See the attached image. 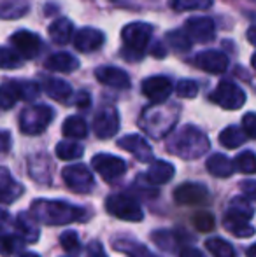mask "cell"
<instances>
[{
    "label": "cell",
    "mask_w": 256,
    "mask_h": 257,
    "mask_svg": "<svg viewBox=\"0 0 256 257\" xmlns=\"http://www.w3.org/2000/svg\"><path fill=\"white\" fill-rule=\"evenodd\" d=\"M32 213L35 220L46 226H65L70 222H82L88 217V212L84 208L62 200H35L32 203Z\"/></svg>",
    "instance_id": "obj_1"
},
{
    "label": "cell",
    "mask_w": 256,
    "mask_h": 257,
    "mask_svg": "<svg viewBox=\"0 0 256 257\" xmlns=\"http://www.w3.org/2000/svg\"><path fill=\"white\" fill-rule=\"evenodd\" d=\"M211 147L207 135L200 132L195 126H185L181 128L167 144V149L170 154L179 156L183 159H197L204 156Z\"/></svg>",
    "instance_id": "obj_2"
},
{
    "label": "cell",
    "mask_w": 256,
    "mask_h": 257,
    "mask_svg": "<svg viewBox=\"0 0 256 257\" xmlns=\"http://www.w3.org/2000/svg\"><path fill=\"white\" fill-rule=\"evenodd\" d=\"M176 121H178V108L176 105H163L154 103L153 107H147L142 112L140 117V126L147 135L154 137V139H161L165 137L172 128H174Z\"/></svg>",
    "instance_id": "obj_3"
},
{
    "label": "cell",
    "mask_w": 256,
    "mask_h": 257,
    "mask_svg": "<svg viewBox=\"0 0 256 257\" xmlns=\"http://www.w3.org/2000/svg\"><path fill=\"white\" fill-rule=\"evenodd\" d=\"M55 112L49 105H32L20 115V130L25 135H39L51 124Z\"/></svg>",
    "instance_id": "obj_4"
},
{
    "label": "cell",
    "mask_w": 256,
    "mask_h": 257,
    "mask_svg": "<svg viewBox=\"0 0 256 257\" xmlns=\"http://www.w3.org/2000/svg\"><path fill=\"white\" fill-rule=\"evenodd\" d=\"M209 100L219 105L221 108H226V110H237V108H240L246 103V93L235 82L221 81L218 84V88L211 93Z\"/></svg>",
    "instance_id": "obj_5"
},
{
    "label": "cell",
    "mask_w": 256,
    "mask_h": 257,
    "mask_svg": "<svg viewBox=\"0 0 256 257\" xmlns=\"http://www.w3.org/2000/svg\"><path fill=\"white\" fill-rule=\"evenodd\" d=\"M121 37H123L128 53L140 56L144 53V49L147 48V44H149L151 37H153V27L147 23H140V21L128 23L121 32Z\"/></svg>",
    "instance_id": "obj_6"
},
{
    "label": "cell",
    "mask_w": 256,
    "mask_h": 257,
    "mask_svg": "<svg viewBox=\"0 0 256 257\" xmlns=\"http://www.w3.org/2000/svg\"><path fill=\"white\" fill-rule=\"evenodd\" d=\"M106 208L111 215L118 217L121 220H130V222H139L144 217L140 205L133 198L125 196V194H113V196H109L106 200Z\"/></svg>",
    "instance_id": "obj_7"
},
{
    "label": "cell",
    "mask_w": 256,
    "mask_h": 257,
    "mask_svg": "<svg viewBox=\"0 0 256 257\" xmlns=\"http://www.w3.org/2000/svg\"><path fill=\"white\" fill-rule=\"evenodd\" d=\"M63 180L72 191L75 193H90L95 186L93 175L84 165H70L65 166L63 172Z\"/></svg>",
    "instance_id": "obj_8"
},
{
    "label": "cell",
    "mask_w": 256,
    "mask_h": 257,
    "mask_svg": "<svg viewBox=\"0 0 256 257\" xmlns=\"http://www.w3.org/2000/svg\"><path fill=\"white\" fill-rule=\"evenodd\" d=\"M92 165L106 182H111L127 172V163L113 154H97L92 159Z\"/></svg>",
    "instance_id": "obj_9"
},
{
    "label": "cell",
    "mask_w": 256,
    "mask_h": 257,
    "mask_svg": "<svg viewBox=\"0 0 256 257\" xmlns=\"http://www.w3.org/2000/svg\"><path fill=\"white\" fill-rule=\"evenodd\" d=\"M93 130L99 139L106 140L111 139L120 130V114L114 107H104L97 112L95 121H93Z\"/></svg>",
    "instance_id": "obj_10"
},
{
    "label": "cell",
    "mask_w": 256,
    "mask_h": 257,
    "mask_svg": "<svg viewBox=\"0 0 256 257\" xmlns=\"http://www.w3.org/2000/svg\"><path fill=\"white\" fill-rule=\"evenodd\" d=\"M172 89V81L165 75H153L142 81V93L153 103L165 102L170 96Z\"/></svg>",
    "instance_id": "obj_11"
},
{
    "label": "cell",
    "mask_w": 256,
    "mask_h": 257,
    "mask_svg": "<svg viewBox=\"0 0 256 257\" xmlns=\"http://www.w3.org/2000/svg\"><path fill=\"white\" fill-rule=\"evenodd\" d=\"M11 44L16 48V51L23 58L32 60V58H35L39 54V51H41L42 42H41V39H39V35H35L34 32L20 30V32H16V34H13Z\"/></svg>",
    "instance_id": "obj_12"
},
{
    "label": "cell",
    "mask_w": 256,
    "mask_h": 257,
    "mask_svg": "<svg viewBox=\"0 0 256 257\" xmlns=\"http://www.w3.org/2000/svg\"><path fill=\"white\" fill-rule=\"evenodd\" d=\"M209 198V191L202 184L186 182L174 191V200L179 205H200L205 203Z\"/></svg>",
    "instance_id": "obj_13"
},
{
    "label": "cell",
    "mask_w": 256,
    "mask_h": 257,
    "mask_svg": "<svg viewBox=\"0 0 256 257\" xmlns=\"http://www.w3.org/2000/svg\"><path fill=\"white\" fill-rule=\"evenodd\" d=\"M195 65L209 74H223L228 68V58L225 53L209 49V51H202L195 56Z\"/></svg>",
    "instance_id": "obj_14"
},
{
    "label": "cell",
    "mask_w": 256,
    "mask_h": 257,
    "mask_svg": "<svg viewBox=\"0 0 256 257\" xmlns=\"http://www.w3.org/2000/svg\"><path fill=\"white\" fill-rule=\"evenodd\" d=\"M186 34L192 37V41L197 42H211L214 39L216 27L211 18H192L185 25Z\"/></svg>",
    "instance_id": "obj_15"
},
{
    "label": "cell",
    "mask_w": 256,
    "mask_h": 257,
    "mask_svg": "<svg viewBox=\"0 0 256 257\" xmlns=\"http://www.w3.org/2000/svg\"><path fill=\"white\" fill-rule=\"evenodd\" d=\"M118 146L121 149L128 151L133 158H137L140 163H151L153 161V149L151 146L142 139L140 135H127L118 140Z\"/></svg>",
    "instance_id": "obj_16"
},
{
    "label": "cell",
    "mask_w": 256,
    "mask_h": 257,
    "mask_svg": "<svg viewBox=\"0 0 256 257\" xmlns=\"http://www.w3.org/2000/svg\"><path fill=\"white\" fill-rule=\"evenodd\" d=\"M106 42V35L97 28H82L74 35V46L81 53H93L100 49Z\"/></svg>",
    "instance_id": "obj_17"
},
{
    "label": "cell",
    "mask_w": 256,
    "mask_h": 257,
    "mask_svg": "<svg viewBox=\"0 0 256 257\" xmlns=\"http://www.w3.org/2000/svg\"><path fill=\"white\" fill-rule=\"evenodd\" d=\"M95 75L102 84L111 86V88H116V89L130 88V75L118 67H99Z\"/></svg>",
    "instance_id": "obj_18"
},
{
    "label": "cell",
    "mask_w": 256,
    "mask_h": 257,
    "mask_svg": "<svg viewBox=\"0 0 256 257\" xmlns=\"http://www.w3.org/2000/svg\"><path fill=\"white\" fill-rule=\"evenodd\" d=\"M23 194V186L13 179L7 168L0 166V203H13Z\"/></svg>",
    "instance_id": "obj_19"
},
{
    "label": "cell",
    "mask_w": 256,
    "mask_h": 257,
    "mask_svg": "<svg viewBox=\"0 0 256 257\" xmlns=\"http://www.w3.org/2000/svg\"><path fill=\"white\" fill-rule=\"evenodd\" d=\"M174 165L163 161V159H158V161H151V166L147 168L146 173V179L153 186H161V184H167L174 177Z\"/></svg>",
    "instance_id": "obj_20"
},
{
    "label": "cell",
    "mask_w": 256,
    "mask_h": 257,
    "mask_svg": "<svg viewBox=\"0 0 256 257\" xmlns=\"http://www.w3.org/2000/svg\"><path fill=\"white\" fill-rule=\"evenodd\" d=\"M44 67L51 72H62V74H68L79 68L77 58H74L68 53H55L44 61Z\"/></svg>",
    "instance_id": "obj_21"
},
{
    "label": "cell",
    "mask_w": 256,
    "mask_h": 257,
    "mask_svg": "<svg viewBox=\"0 0 256 257\" xmlns=\"http://www.w3.org/2000/svg\"><path fill=\"white\" fill-rule=\"evenodd\" d=\"M41 88L44 89V93L51 98L58 100V102H67L72 96V88L68 82H65L63 79H56V77H46L42 81Z\"/></svg>",
    "instance_id": "obj_22"
},
{
    "label": "cell",
    "mask_w": 256,
    "mask_h": 257,
    "mask_svg": "<svg viewBox=\"0 0 256 257\" xmlns=\"http://www.w3.org/2000/svg\"><path fill=\"white\" fill-rule=\"evenodd\" d=\"M14 226H16V231L20 233V238L23 241H27V243H35V241L39 240V227H37V224H35L34 217L27 215V213H23V212L18 213Z\"/></svg>",
    "instance_id": "obj_23"
},
{
    "label": "cell",
    "mask_w": 256,
    "mask_h": 257,
    "mask_svg": "<svg viewBox=\"0 0 256 257\" xmlns=\"http://www.w3.org/2000/svg\"><path fill=\"white\" fill-rule=\"evenodd\" d=\"M207 172L214 177H219V179H226L230 177L233 172H235V166H233V161H230L225 154H212L211 158L207 159Z\"/></svg>",
    "instance_id": "obj_24"
},
{
    "label": "cell",
    "mask_w": 256,
    "mask_h": 257,
    "mask_svg": "<svg viewBox=\"0 0 256 257\" xmlns=\"http://www.w3.org/2000/svg\"><path fill=\"white\" fill-rule=\"evenodd\" d=\"M49 37L60 46L68 44V41L74 37V23L67 18H58L49 27Z\"/></svg>",
    "instance_id": "obj_25"
},
{
    "label": "cell",
    "mask_w": 256,
    "mask_h": 257,
    "mask_svg": "<svg viewBox=\"0 0 256 257\" xmlns=\"http://www.w3.org/2000/svg\"><path fill=\"white\" fill-rule=\"evenodd\" d=\"M28 11V0H4L0 2V20H20Z\"/></svg>",
    "instance_id": "obj_26"
},
{
    "label": "cell",
    "mask_w": 256,
    "mask_h": 257,
    "mask_svg": "<svg viewBox=\"0 0 256 257\" xmlns=\"http://www.w3.org/2000/svg\"><path fill=\"white\" fill-rule=\"evenodd\" d=\"M20 100H21V91L18 81L6 82V84L0 86V108L2 110L13 108Z\"/></svg>",
    "instance_id": "obj_27"
},
{
    "label": "cell",
    "mask_w": 256,
    "mask_h": 257,
    "mask_svg": "<svg viewBox=\"0 0 256 257\" xmlns=\"http://www.w3.org/2000/svg\"><path fill=\"white\" fill-rule=\"evenodd\" d=\"M254 215V208L251 206L249 201L242 196H237L230 201V206L226 210V217L232 219H240V220H249Z\"/></svg>",
    "instance_id": "obj_28"
},
{
    "label": "cell",
    "mask_w": 256,
    "mask_h": 257,
    "mask_svg": "<svg viewBox=\"0 0 256 257\" xmlns=\"http://www.w3.org/2000/svg\"><path fill=\"white\" fill-rule=\"evenodd\" d=\"M62 132L65 137H70V139H84L88 135V124L81 115H70L65 119Z\"/></svg>",
    "instance_id": "obj_29"
},
{
    "label": "cell",
    "mask_w": 256,
    "mask_h": 257,
    "mask_svg": "<svg viewBox=\"0 0 256 257\" xmlns=\"http://www.w3.org/2000/svg\"><path fill=\"white\" fill-rule=\"evenodd\" d=\"M244 140H246V133L237 126H228L219 133V144L226 149H237L242 146Z\"/></svg>",
    "instance_id": "obj_30"
},
{
    "label": "cell",
    "mask_w": 256,
    "mask_h": 257,
    "mask_svg": "<svg viewBox=\"0 0 256 257\" xmlns=\"http://www.w3.org/2000/svg\"><path fill=\"white\" fill-rule=\"evenodd\" d=\"M223 226L226 231H230L232 234H235L237 238H249L254 234V227L249 224V220H240V219H232L226 217L223 219Z\"/></svg>",
    "instance_id": "obj_31"
},
{
    "label": "cell",
    "mask_w": 256,
    "mask_h": 257,
    "mask_svg": "<svg viewBox=\"0 0 256 257\" xmlns=\"http://www.w3.org/2000/svg\"><path fill=\"white\" fill-rule=\"evenodd\" d=\"M114 248L120 252H125L128 257H156V255L151 254L144 245L135 243V241H132V240H125V238L123 240L114 241Z\"/></svg>",
    "instance_id": "obj_32"
},
{
    "label": "cell",
    "mask_w": 256,
    "mask_h": 257,
    "mask_svg": "<svg viewBox=\"0 0 256 257\" xmlns=\"http://www.w3.org/2000/svg\"><path fill=\"white\" fill-rule=\"evenodd\" d=\"M167 42L174 51H179V53H186L190 51L192 48V37L186 34V30H174V32H168L167 34Z\"/></svg>",
    "instance_id": "obj_33"
},
{
    "label": "cell",
    "mask_w": 256,
    "mask_h": 257,
    "mask_svg": "<svg viewBox=\"0 0 256 257\" xmlns=\"http://www.w3.org/2000/svg\"><path fill=\"white\" fill-rule=\"evenodd\" d=\"M168 6L178 13L186 11H207L212 7V0H170Z\"/></svg>",
    "instance_id": "obj_34"
},
{
    "label": "cell",
    "mask_w": 256,
    "mask_h": 257,
    "mask_svg": "<svg viewBox=\"0 0 256 257\" xmlns=\"http://www.w3.org/2000/svg\"><path fill=\"white\" fill-rule=\"evenodd\" d=\"M205 247L214 257H235V248L223 238H209L205 241Z\"/></svg>",
    "instance_id": "obj_35"
},
{
    "label": "cell",
    "mask_w": 256,
    "mask_h": 257,
    "mask_svg": "<svg viewBox=\"0 0 256 257\" xmlns=\"http://www.w3.org/2000/svg\"><path fill=\"white\" fill-rule=\"evenodd\" d=\"M235 170H239L240 173H246V175H253L256 173V154L253 151H244L235 158L233 161Z\"/></svg>",
    "instance_id": "obj_36"
},
{
    "label": "cell",
    "mask_w": 256,
    "mask_h": 257,
    "mask_svg": "<svg viewBox=\"0 0 256 257\" xmlns=\"http://www.w3.org/2000/svg\"><path fill=\"white\" fill-rule=\"evenodd\" d=\"M84 154V149L82 146L75 142H60L56 146V156L63 161H72V159H79Z\"/></svg>",
    "instance_id": "obj_37"
},
{
    "label": "cell",
    "mask_w": 256,
    "mask_h": 257,
    "mask_svg": "<svg viewBox=\"0 0 256 257\" xmlns=\"http://www.w3.org/2000/svg\"><path fill=\"white\" fill-rule=\"evenodd\" d=\"M23 65V58L7 48H0V68H20Z\"/></svg>",
    "instance_id": "obj_38"
},
{
    "label": "cell",
    "mask_w": 256,
    "mask_h": 257,
    "mask_svg": "<svg viewBox=\"0 0 256 257\" xmlns=\"http://www.w3.org/2000/svg\"><path fill=\"white\" fill-rule=\"evenodd\" d=\"M21 241L14 234H0V254L2 255H11L13 252H16L20 248Z\"/></svg>",
    "instance_id": "obj_39"
},
{
    "label": "cell",
    "mask_w": 256,
    "mask_h": 257,
    "mask_svg": "<svg viewBox=\"0 0 256 257\" xmlns=\"http://www.w3.org/2000/svg\"><path fill=\"white\" fill-rule=\"evenodd\" d=\"M20 84V91H21V100H35L39 95H41V84L34 81H18Z\"/></svg>",
    "instance_id": "obj_40"
},
{
    "label": "cell",
    "mask_w": 256,
    "mask_h": 257,
    "mask_svg": "<svg viewBox=\"0 0 256 257\" xmlns=\"http://www.w3.org/2000/svg\"><path fill=\"white\" fill-rule=\"evenodd\" d=\"M176 93H178L181 98H195L198 95V84L192 79H183L176 86Z\"/></svg>",
    "instance_id": "obj_41"
},
{
    "label": "cell",
    "mask_w": 256,
    "mask_h": 257,
    "mask_svg": "<svg viewBox=\"0 0 256 257\" xmlns=\"http://www.w3.org/2000/svg\"><path fill=\"white\" fill-rule=\"evenodd\" d=\"M193 224L198 231H202V233H209V231L214 229V217H212L209 212H200V213L195 215Z\"/></svg>",
    "instance_id": "obj_42"
},
{
    "label": "cell",
    "mask_w": 256,
    "mask_h": 257,
    "mask_svg": "<svg viewBox=\"0 0 256 257\" xmlns=\"http://www.w3.org/2000/svg\"><path fill=\"white\" fill-rule=\"evenodd\" d=\"M60 243L67 252H75L79 248V236L75 231H65L60 234Z\"/></svg>",
    "instance_id": "obj_43"
},
{
    "label": "cell",
    "mask_w": 256,
    "mask_h": 257,
    "mask_svg": "<svg viewBox=\"0 0 256 257\" xmlns=\"http://www.w3.org/2000/svg\"><path fill=\"white\" fill-rule=\"evenodd\" d=\"M242 130L246 137L256 139V112H249L242 117Z\"/></svg>",
    "instance_id": "obj_44"
},
{
    "label": "cell",
    "mask_w": 256,
    "mask_h": 257,
    "mask_svg": "<svg viewBox=\"0 0 256 257\" xmlns=\"http://www.w3.org/2000/svg\"><path fill=\"white\" fill-rule=\"evenodd\" d=\"M72 103H74L75 107H79V108H88L90 103H92V96H90L88 91H79V93H75L74 102H72Z\"/></svg>",
    "instance_id": "obj_45"
},
{
    "label": "cell",
    "mask_w": 256,
    "mask_h": 257,
    "mask_svg": "<svg viewBox=\"0 0 256 257\" xmlns=\"http://www.w3.org/2000/svg\"><path fill=\"white\" fill-rule=\"evenodd\" d=\"M84 257H107V255H106V252H104L102 245H100L99 241H93V243H90Z\"/></svg>",
    "instance_id": "obj_46"
},
{
    "label": "cell",
    "mask_w": 256,
    "mask_h": 257,
    "mask_svg": "<svg viewBox=\"0 0 256 257\" xmlns=\"http://www.w3.org/2000/svg\"><path fill=\"white\" fill-rule=\"evenodd\" d=\"M240 187H242L244 194H246L247 198L256 201V180H244Z\"/></svg>",
    "instance_id": "obj_47"
},
{
    "label": "cell",
    "mask_w": 256,
    "mask_h": 257,
    "mask_svg": "<svg viewBox=\"0 0 256 257\" xmlns=\"http://www.w3.org/2000/svg\"><path fill=\"white\" fill-rule=\"evenodd\" d=\"M9 149H11L9 132H0V153H7Z\"/></svg>",
    "instance_id": "obj_48"
},
{
    "label": "cell",
    "mask_w": 256,
    "mask_h": 257,
    "mask_svg": "<svg viewBox=\"0 0 256 257\" xmlns=\"http://www.w3.org/2000/svg\"><path fill=\"white\" fill-rule=\"evenodd\" d=\"M179 257H205V254L195 247H185L179 252Z\"/></svg>",
    "instance_id": "obj_49"
},
{
    "label": "cell",
    "mask_w": 256,
    "mask_h": 257,
    "mask_svg": "<svg viewBox=\"0 0 256 257\" xmlns=\"http://www.w3.org/2000/svg\"><path fill=\"white\" fill-rule=\"evenodd\" d=\"M11 222V215H9V212H6L4 208H0V227H4V226H7V224Z\"/></svg>",
    "instance_id": "obj_50"
},
{
    "label": "cell",
    "mask_w": 256,
    "mask_h": 257,
    "mask_svg": "<svg viewBox=\"0 0 256 257\" xmlns=\"http://www.w3.org/2000/svg\"><path fill=\"white\" fill-rule=\"evenodd\" d=\"M247 41L256 48V27H251L249 30H247Z\"/></svg>",
    "instance_id": "obj_51"
},
{
    "label": "cell",
    "mask_w": 256,
    "mask_h": 257,
    "mask_svg": "<svg viewBox=\"0 0 256 257\" xmlns=\"http://www.w3.org/2000/svg\"><path fill=\"white\" fill-rule=\"evenodd\" d=\"M246 254H247V257H256V243H254V245H251V247L247 248Z\"/></svg>",
    "instance_id": "obj_52"
},
{
    "label": "cell",
    "mask_w": 256,
    "mask_h": 257,
    "mask_svg": "<svg viewBox=\"0 0 256 257\" xmlns=\"http://www.w3.org/2000/svg\"><path fill=\"white\" fill-rule=\"evenodd\" d=\"M251 65H253V68L256 70V53L253 54V58H251Z\"/></svg>",
    "instance_id": "obj_53"
},
{
    "label": "cell",
    "mask_w": 256,
    "mask_h": 257,
    "mask_svg": "<svg viewBox=\"0 0 256 257\" xmlns=\"http://www.w3.org/2000/svg\"><path fill=\"white\" fill-rule=\"evenodd\" d=\"M21 257H39L37 254H34V252H27V254H23Z\"/></svg>",
    "instance_id": "obj_54"
}]
</instances>
